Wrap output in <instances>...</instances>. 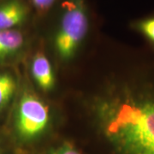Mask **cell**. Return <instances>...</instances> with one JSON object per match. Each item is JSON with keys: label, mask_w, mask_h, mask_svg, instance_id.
<instances>
[{"label": "cell", "mask_w": 154, "mask_h": 154, "mask_svg": "<svg viewBox=\"0 0 154 154\" xmlns=\"http://www.w3.org/2000/svg\"><path fill=\"white\" fill-rule=\"evenodd\" d=\"M132 28L142 35L154 49V14L134 22Z\"/></svg>", "instance_id": "cell-8"}, {"label": "cell", "mask_w": 154, "mask_h": 154, "mask_svg": "<svg viewBox=\"0 0 154 154\" xmlns=\"http://www.w3.org/2000/svg\"><path fill=\"white\" fill-rule=\"evenodd\" d=\"M32 75L38 87L44 91L51 90L55 84L54 74L47 57L38 53L33 57L32 63Z\"/></svg>", "instance_id": "cell-5"}, {"label": "cell", "mask_w": 154, "mask_h": 154, "mask_svg": "<svg viewBox=\"0 0 154 154\" xmlns=\"http://www.w3.org/2000/svg\"><path fill=\"white\" fill-rule=\"evenodd\" d=\"M65 7L54 44L61 59L69 60L75 54L87 34L88 19L82 0H69Z\"/></svg>", "instance_id": "cell-2"}, {"label": "cell", "mask_w": 154, "mask_h": 154, "mask_svg": "<svg viewBox=\"0 0 154 154\" xmlns=\"http://www.w3.org/2000/svg\"><path fill=\"white\" fill-rule=\"evenodd\" d=\"M24 43L22 33L17 30H0V60L16 54Z\"/></svg>", "instance_id": "cell-6"}, {"label": "cell", "mask_w": 154, "mask_h": 154, "mask_svg": "<svg viewBox=\"0 0 154 154\" xmlns=\"http://www.w3.org/2000/svg\"><path fill=\"white\" fill-rule=\"evenodd\" d=\"M50 121L49 109L34 94L27 93L20 99L17 112L16 128L19 137L32 140L46 130Z\"/></svg>", "instance_id": "cell-3"}, {"label": "cell", "mask_w": 154, "mask_h": 154, "mask_svg": "<svg viewBox=\"0 0 154 154\" xmlns=\"http://www.w3.org/2000/svg\"><path fill=\"white\" fill-rule=\"evenodd\" d=\"M28 16V9L18 0L0 5V30H9L20 25Z\"/></svg>", "instance_id": "cell-4"}, {"label": "cell", "mask_w": 154, "mask_h": 154, "mask_svg": "<svg viewBox=\"0 0 154 154\" xmlns=\"http://www.w3.org/2000/svg\"><path fill=\"white\" fill-rule=\"evenodd\" d=\"M16 91V81L8 73L0 74V110L5 107Z\"/></svg>", "instance_id": "cell-7"}, {"label": "cell", "mask_w": 154, "mask_h": 154, "mask_svg": "<svg viewBox=\"0 0 154 154\" xmlns=\"http://www.w3.org/2000/svg\"><path fill=\"white\" fill-rule=\"evenodd\" d=\"M55 0H32L34 6L40 10H45L49 8L54 3Z\"/></svg>", "instance_id": "cell-10"}, {"label": "cell", "mask_w": 154, "mask_h": 154, "mask_svg": "<svg viewBox=\"0 0 154 154\" xmlns=\"http://www.w3.org/2000/svg\"><path fill=\"white\" fill-rule=\"evenodd\" d=\"M49 154H81L74 146L69 143H64L60 146L51 151Z\"/></svg>", "instance_id": "cell-9"}, {"label": "cell", "mask_w": 154, "mask_h": 154, "mask_svg": "<svg viewBox=\"0 0 154 154\" xmlns=\"http://www.w3.org/2000/svg\"><path fill=\"white\" fill-rule=\"evenodd\" d=\"M116 154H154V64L131 67L96 108Z\"/></svg>", "instance_id": "cell-1"}]
</instances>
